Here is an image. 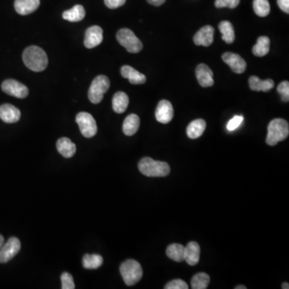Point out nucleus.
Returning <instances> with one entry per match:
<instances>
[{
  "label": "nucleus",
  "instance_id": "a878e982",
  "mask_svg": "<svg viewBox=\"0 0 289 289\" xmlns=\"http://www.w3.org/2000/svg\"><path fill=\"white\" fill-rule=\"evenodd\" d=\"M270 50V39L267 36H260L257 40V43L254 45L252 52L255 56L262 57L266 56Z\"/></svg>",
  "mask_w": 289,
  "mask_h": 289
},
{
  "label": "nucleus",
  "instance_id": "2eb2a0df",
  "mask_svg": "<svg viewBox=\"0 0 289 289\" xmlns=\"http://www.w3.org/2000/svg\"><path fill=\"white\" fill-rule=\"evenodd\" d=\"M21 117L19 109L10 104H4L0 106V119L5 123L12 124L19 122Z\"/></svg>",
  "mask_w": 289,
  "mask_h": 289
},
{
  "label": "nucleus",
  "instance_id": "a19ab883",
  "mask_svg": "<svg viewBox=\"0 0 289 289\" xmlns=\"http://www.w3.org/2000/svg\"><path fill=\"white\" fill-rule=\"evenodd\" d=\"M235 289H247V287L243 285H239L235 287Z\"/></svg>",
  "mask_w": 289,
  "mask_h": 289
},
{
  "label": "nucleus",
  "instance_id": "f257e3e1",
  "mask_svg": "<svg viewBox=\"0 0 289 289\" xmlns=\"http://www.w3.org/2000/svg\"><path fill=\"white\" fill-rule=\"evenodd\" d=\"M23 60L29 69L34 72H42L48 64L46 52L38 46H30L24 50Z\"/></svg>",
  "mask_w": 289,
  "mask_h": 289
},
{
  "label": "nucleus",
  "instance_id": "2f4dec72",
  "mask_svg": "<svg viewBox=\"0 0 289 289\" xmlns=\"http://www.w3.org/2000/svg\"><path fill=\"white\" fill-rule=\"evenodd\" d=\"M277 91L283 102H288L289 101V82L283 81L278 85Z\"/></svg>",
  "mask_w": 289,
  "mask_h": 289
},
{
  "label": "nucleus",
  "instance_id": "c756f323",
  "mask_svg": "<svg viewBox=\"0 0 289 289\" xmlns=\"http://www.w3.org/2000/svg\"><path fill=\"white\" fill-rule=\"evenodd\" d=\"M253 9L258 16L265 17L269 15L271 8L268 0H254Z\"/></svg>",
  "mask_w": 289,
  "mask_h": 289
},
{
  "label": "nucleus",
  "instance_id": "f03ea898",
  "mask_svg": "<svg viewBox=\"0 0 289 289\" xmlns=\"http://www.w3.org/2000/svg\"><path fill=\"white\" fill-rule=\"evenodd\" d=\"M138 169L143 175L147 177H165L170 171V166L166 162L155 161L148 157L140 161Z\"/></svg>",
  "mask_w": 289,
  "mask_h": 289
},
{
  "label": "nucleus",
  "instance_id": "ddd939ff",
  "mask_svg": "<svg viewBox=\"0 0 289 289\" xmlns=\"http://www.w3.org/2000/svg\"><path fill=\"white\" fill-rule=\"evenodd\" d=\"M215 29L213 27L204 26L194 36V42L198 46L208 47L213 43Z\"/></svg>",
  "mask_w": 289,
  "mask_h": 289
},
{
  "label": "nucleus",
  "instance_id": "c9c22d12",
  "mask_svg": "<svg viewBox=\"0 0 289 289\" xmlns=\"http://www.w3.org/2000/svg\"><path fill=\"white\" fill-rule=\"evenodd\" d=\"M126 0H105V4L110 9H116L123 6Z\"/></svg>",
  "mask_w": 289,
  "mask_h": 289
},
{
  "label": "nucleus",
  "instance_id": "7c9ffc66",
  "mask_svg": "<svg viewBox=\"0 0 289 289\" xmlns=\"http://www.w3.org/2000/svg\"><path fill=\"white\" fill-rule=\"evenodd\" d=\"M60 279H61L62 289L75 288L73 278L68 272H64L62 274Z\"/></svg>",
  "mask_w": 289,
  "mask_h": 289
},
{
  "label": "nucleus",
  "instance_id": "e433bc0d",
  "mask_svg": "<svg viewBox=\"0 0 289 289\" xmlns=\"http://www.w3.org/2000/svg\"><path fill=\"white\" fill-rule=\"evenodd\" d=\"M278 6L283 12L289 13V0H277Z\"/></svg>",
  "mask_w": 289,
  "mask_h": 289
},
{
  "label": "nucleus",
  "instance_id": "f3484780",
  "mask_svg": "<svg viewBox=\"0 0 289 289\" xmlns=\"http://www.w3.org/2000/svg\"><path fill=\"white\" fill-rule=\"evenodd\" d=\"M121 74L124 78L128 79L132 84H142L146 81V76L137 71L135 68H132L131 66H122Z\"/></svg>",
  "mask_w": 289,
  "mask_h": 289
},
{
  "label": "nucleus",
  "instance_id": "423d86ee",
  "mask_svg": "<svg viewBox=\"0 0 289 289\" xmlns=\"http://www.w3.org/2000/svg\"><path fill=\"white\" fill-rule=\"evenodd\" d=\"M117 40L130 53H138L143 48L141 40L135 36L134 32L128 28H122L118 31Z\"/></svg>",
  "mask_w": 289,
  "mask_h": 289
},
{
  "label": "nucleus",
  "instance_id": "b1692460",
  "mask_svg": "<svg viewBox=\"0 0 289 289\" xmlns=\"http://www.w3.org/2000/svg\"><path fill=\"white\" fill-rule=\"evenodd\" d=\"M63 19L69 22H79L85 16V10L82 5H76L70 10L65 11L62 15Z\"/></svg>",
  "mask_w": 289,
  "mask_h": 289
},
{
  "label": "nucleus",
  "instance_id": "a211bd4d",
  "mask_svg": "<svg viewBox=\"0 0 289 289\" xmlns=\"http://www.w3.org/2000/svg\"><path fill=\"white\" fill-rule=\"evenodd\" d=\"M200 247L196 242H189L185 247L184 260L190 266L198 264L200 261Z\"/></svg>",
  "mask_w": 289,
  "mask_h": 289
},
{
  "label": "nucleus",
  "instance_id": "5701e85b",
  "mask_svg": "<svg viewBox=\"0 0 289 289\" xmlns=\"http://www.w3.org/2000/svg\"><path fill=\"white\" fill-rule=\"evenodd\" d=\"M129 97L124 92H118L113 98V109L117 114H123L129 106Z\"/></svg>",
  "mask_w": 289,
  "mask_h": 289
},
{
  "label": "nucleus",
  "instance_id": "20e7f679",
  "mask_svg": "<svg viewBox=\"0 0 289 289\" xmlns=\"http://www.w3.org/2000/svg\"><path fill=\"white\" fill-rule=\"evenodd\" d=\"M120 272L124 282L128 286L136 284L141 280L143 275L142 266L134 259H127L123 262L120 267Z\"/></svg>",
  "mask_w": 289,
  "mask_h": 289
},
{
  "label": "nucleus",
  "instance_id": "9b49d317",
  "mask_svg": "<svg viewBox=\"0 0 289 289\" xmlns=\"http://www.w3.org/2000/svg\"><path fill=\"white\" fill-rule=\"evenodd\" d=\"M103 40V30L99 26L88 28L84 36V46L87 48H94L102 44Z\"/></svg>",
  "mask_w": 289,
  "mask_h": 289
},
{
  "label": "nucleus",
  "instance_id": "6ab92c4d",
  "mask_svg": "<svg viewBox=\"0 0 289 289\" xmlns=\"http://www.w3.org/2000/svg\"><path fill=\"white\" fill-rule=\"evenodd\" d=\"M57 150L63 157L66 158H72L76 151V146L68 138H61L56 142Z\"/></svg>",
  "mask_w": 289,
  "mask_h": 289
},
{
  "label": "nucleus",
  "instance_id": "39448f33",
  "mask_svg": "<svg viewBox=\"0 0 289 289\" xmlns=\"http://www.w3.org/2000/svg\"><path fill=\"white\" fill-rule=\"evenodd\" d=\"M110 87L109 78L104 75L97 76L88 90V99L92 104H99L104 98L105 93L108 91Z\"/></svg>",
  "mask_w": 289,
  "mask_h": 289
},
{
  "label": "nucleus",
  "instance_id": "6e6552de",
  "mask_svg": "<svg viewBox=\"0 0 289 289\" xmlns=\"http://www.w3.org/2000/svg\"><path fill=\"white\" fill-rule=\"evenodd\" d=\"M3 91L8 95L15 97V98L24 99L27 98L29 93L28 87L22 83L12 79H8L3 82L1 85Z\"/></svg>",
  "mask_w": 289,
  "mask_h": 289
},
{
  "label": "nucleus",
  "instance_id": "cd10ccee",
  "mask_svg": "<svg viewBox=\"0 0 289 289\" xmlns=\"http://www.w3.org/2000/svg\"><path fill=\"white\" fill-rule=\"evenodd\" d=\"M102 263L103 258L100 255L86 254L83 257V266L86 269H97L102 265Z\"/></svg>",
  "mask_w": 289,
  "mask_h": 289
},
{
  "label": "nucleus",
  "instance_id": "aec40b11",
  "mask_svg": "<svg viewBox=\"0 0 289 289\" xmlns=\"http://www.w3.org/2000/svg\"><path fill=\"white\" fill-rule=\"evenodd\" d=\"M250 88L256 92H268L274 87V81L271 79L262 80L258 76H252L249 78Z\"/></svg>",
  "mask_w": 289,
  "mask_h": 289
},
{
  "label": "nucleus",
  "instance_id": "bb28decb",
  "mask_svg": "<svg viewBox=\"0 0 289 289\" xmlns=\"http://www.w3.org/2000/svg\"><path fill=\"white\" fill-rule=\"evenodd\" d=\"M219 29L221 32L222 39L224 40L227 44H232L235 39V30H234L233 25L229 21L224 20L219 24Z\"/></svg>",
  "mask_w": 289,
  "mask_h": 289
},
{
  "label": "nucleus",
  "instance_id": "58836bf2",
  "mask_svg": "<svg viewBox=\"0 0 289 289\" xmlns=\"http://www.w3.org/2000/svg\"><path fill=\"white\" fill-rule=\"evenodd\" d=\"M4 243V238L3 237L2 235H0V248L2 247Z\"/></svg>",
  "mask_w": 289,
  "mask_h": 289
},
{
  "label": "nucleus",
  "instance_id": "473e14b6",
  "mask_svg": "<svg viewBox=\"0 0 289 289\" xmlns=\"http://www.w3.org/2000/svg\"><path fill=\"white\" fill-rule=\"evenodd\" d=\"M240 0H216L215 5L216 8H229L231 9L236 8L239 4Z\"/></svg>",
  "mask_w": 289,
  "mask_h": 289
},
{
  "label": "nucleus",
  "instance_id": "f8f14e48",
  "mask_svg": "<svg viewBox=\"0 0 289 289\" xmlns=\"http://www.w3.org/2000/svg\"><path fill=\"white\" fill-rule=\"evenodd\" d=\"M156 120L162 124L171 122L173 117V109L171 103L166 100H162L158 103L155 112Z\"/></svg>",
  "mask_w": 289,
  "mask_h": 289
},
{
  "label": "nucleus",
  "instance_id": "0eeeda50",
  "mask_svg": "<svg viewBox=\"0 0 289 289\" xmlns=\"http://www.w3.org/2000/svg\"><path fill=\"white\" fill-rule=\"evenodd\" d=\"M76 122L84 137L90 138L96 135L98 126L96 121L91 114L86 112L79 113L76 115Z\"/></svg>",
  "mask_w": 289,
  "mask_h": 289
},
{
  "label": "nucleus",
  "instance_id": "9d476101",
  "mask_svg": "<svg viewBox=\"0 0 289 289\" xmlns=\"http://www.w3.org/2000/svg\"><path fill=\"white\" fill-rule=\"evenodd\" d=\"M222 58L226 64H228L231 70L235 73H243L247 68V63L245 60L236 53L225 52Z\"/></svg>",
  "mask_w": 289,
  "mask_h": 289
},
{
  "label": "nucleus",
  "instance_id": "f704fd0d",
  "mask_svg": "<svg viewBox=\"0 0 289 289\" xmlns=\"http://www.w3.org/2000/svg\"><path fill=\"white\" fill-rule=\"evenodd\" d=\"M243 121V118L242 116H235L232 119L230 120L228 122V126H227L228 130L229 131H234L241 125Z\"/></svg>",
  "mask_w": 289,
  "mask_h": 289
},
{
  "label": "nucleus",
  "instance_id": "4c0bfd02",
  "mask_svg": "<svg viewBox=\"0 0 289 289\" xmlns=\"http://www.w3.org/2000/svg\"><path fill=\"white\" fill-rule=\"evenodd\" d=\"M147 1L149 4L156 7L161 6L162 4L166 2V0H147Z\"/></svg>",
  "mask_w": 289,
  "mask_h": 289
},
{
  "label": "nucleus",
  "instance_id": "412c9836",
  "mask_svg": "<svg viewBox=\"0 0 289 289\" xmlns=\"http://www.w3.org/2000/svg\"><path fill=\"white\" fill-rule=\"evenodd\" d=\"M207 123L203 119H196L189 124L186 129V134L191 139H196L204 134Z\"/></svg>",
  "mask_w": 289,
  "mask_h": 289
},
{
  "label": "nucleus",
  "instance_id": "7ed1b4c3",
  "mask_svg": "<svg viewBox=\"0 0 289 289\" xmlns=\"http://www.w3.org/2000/svg\"><path fill=\"white\" fill-rule=\"evenodd\" d=\"M289 126L285 120L276 118L270 122L267 127V136L266 142L267 145L273 146L278 142H282L288 137Z\"/></svg>",
  "mask_w": 289,
  "mask_h": 289
},
{
  "label": "nucleus",
  "instance_id": "72a5a7b5",
  "mask_svg": "<svg viewBox=\"0 0 289 289\" xmlns=\"http://www.w3.org/2000/svg\"><path fill=\"white\" fill-rule=\"evenodd\" d=\"M165 289H188L189 288V286H188L187 283H185L183 280L181 279H173L172 281L169 282V283L165 286L164 287Z\"/></svg>",
  "mask_w": 289,
  "mask_h": 289
},
{
  "label": "nucleus",
  "instance_id": "4be33fe9",
  "mask_svg": "<svg viewBox=\"0 0 289 289\" xmlns=\"http://www.w3.org/2000/svg\"><path fill=\"white\" fill-rule=\"evenodd\" d=\"M140 126V118L136 114H130L125 119L123 123V132L126 136H133L138 132Z\"/></svg>",
  "mask_w": 289,
  "mask_h": 289
},
{
  "label": "nucleus",
  "instance_id": "c85d7f7f",
  "mask_svg": "<svg viewBox=\"0 0 289 289\" xmlns=\"http://www.w3.org/2000/svg\"><path fill=\"white\" fill-rule=\"evenodd\" d=\"M210 283V276L207 273L200 272L194 275L191 279V287L193 289L208 288Z\"/></svg>",
  "mask_w": 289,
  "mask_h": 289
},
{
  "label": "nucleus",
  "instance_id": "4468645a",
  "mask_svg": "<svg viewBox=\"0 0 289 289\" xmlns=\"http://www.w3.org/2000/svg\"><path fill=\"white\" fill-rule=\"evenodd\" d=\"M196 76L200 85L204 88L212 87L214 84L213 72L207 64H200L198 65Z\"/></svg>",
  "mask_w": 289,
  "mask_h": 289
},
{
  "label": "nucleus",
  "instance_id": "ea45409f",
  "mask_svg": "<svg viewBox=\"0 0 289 289\" xmlns=\"http://www.w3.org/2000/svg\"><path fill=\"white\" fill-rule=\"evenodd\" d=\"M282 288L283 289H288L289 288V283H283L282 284Z\"/></svg>",
  "mask_w": 289,
  "mask_h": 289
},
{
  "label": "nucleus",
  "instance_id": "393cba45",
  "mask_svg": "<svg viewBox=\"0 0 289 289\" xmlns=\"http://www.w3.org/2000/svg\"><path fill=\"white\" fill-rule=\"evenodd\" d=\"M166 255L173 261L182 262L185 256V247L179 243L170 244L166 249Z\"/></svg>",
  "mask_w": 289,
  "mask_h": 289
},
{
  "label": "nucleus",
  "instance_id": "1a4fd4ad",
  "mask_svg": "<svg viewBox=\"0 0 289 289\" xmlns=\"http://www.w3.org/2000/svg\"><path fill=\"white\" fill-rule=\"evenodd\" d=\"M21 248L20 239L12 237L0 248V263H4L10 261L16 256Z\"/></svg>",
  "mask_w": 289,
  "mask_h": 289
},
{
  "label": "nucleus",
  "instance_id": "dca6fc26",
  "mask_svg": "<svg viewBox=\"0 0 289 289\" xmlns=\"http://www.w3.org/2000/svg\"><path fill=\"white\" fill-rule=\"evenodd\" d=\"M40 4V0H16L14 6L18 14L27 16L37 10Z\"/></svg>",
  "mask_w": 289,
  "mask_h": 289
}]
</instances>
